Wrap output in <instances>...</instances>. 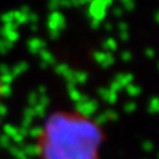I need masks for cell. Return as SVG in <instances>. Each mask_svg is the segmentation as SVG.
I'll return each mask as SVG.
<instances>
[{"instance_id":"obj_1","label":"cell","mask_w":159,"mask_h":159,"mask_svg":"<svg viewBox=\"0 0 159 159\" xmlns=\"http://www.w3.org/2000/svg\"><path fill=\"white\" fill-rule=\"evenodd\" d=\"M2 92H3V85H2V81H0V101H2Z\"/></svg>"}]
</instances>
